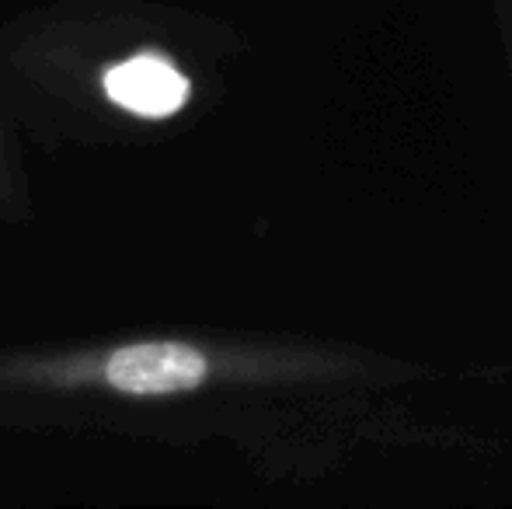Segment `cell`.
I'll list each match as a JSON object with an SVG mask.
<instances>
[{
	"mask_svg": "<svg viewBox=\"0 0 512 509\" xmlns=\"http://www.w3.org/2000/svg\"><path fill=\"white\" fill-rule=\"evenodd\" d=\"M425 370L352 346L297 339L136 335L0 353V419L178 426L182 408L276 391L418 381Z\"/></svg>",
	"mask_w": 512,
	"mask_h": 509,
	"instance_id": "cell-1",
	"label": "cell"
},
{
	"mask_svg": "<svg viewBox=\"0 0 512 509\" xmlns=\"http://www.w3.org/2000/svg\"><path fill=\"white\" fill-rule=\"evenodd\" d=\"M196 98V81L175 49L161 39H140L95 67V102L115 119L157 126L178 119Z\"/></svg>",
	"mask_w": 512,
	"mask_h": 509,
	"instance_id": "cell-2",
	"label": "cell"
},
{
	"mask_svg": "<svg viewBox=\"0 0 512 509\" xmlns=\"http://www.w3.org/2000/svg\"><path fill=\"white\" fill-rule=\"evenodd\" d=\"M28 213V192L21 185L18 164L11 157V147H7L4 126H0V220H21Z\"/></svg>",
	"mask_w": 512,
	"mask_h": 509,
	"instance_id": "cell-3",
	"label": "cell"
}]
</instances>
